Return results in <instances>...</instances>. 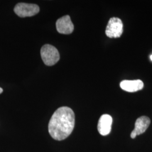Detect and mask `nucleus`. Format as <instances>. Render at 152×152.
I'll return each mask as SVG.
<instances>
[{
    "label": "nucleus",
    "mask_w": 152,
    "mask_h": 152,
    "mask_svg": "<svg viewBox=\"0 0 152 152\" xmlns=\"http://www.w3.org/2000/svg\"><path fill=\"white\" fill-rule=\"evenodd\" d=\"M112 122V117L109 114H103L100 117L98 124V130L100 135H108L111 131Z\"/></svg>",
    "instance_id": "7"
},
{
    "label": "nucleus",
    "mask_w": 152,
    "mask_h": 152,
    "mask_svg": "<svg viewBox=\"0 0 152 152\" xmlns=\"http://www.w3.org/2000/svg\"><path fill=\"white\" fill-rule=\"evenodd\" d=\"M120 87L122 90L127 92H136L143 88L144 83L140 80H124L121 82Z\"/></svg>",
    "instance_id": "8"
},
{
    "label": "nucleus",
    "mask_w": 152,
    "mask_h": 152,
    "mask_svg": "<svg viewBox=\"0 0 152 152\" xmlns=\"http://www.w3.org/2000/svg\"><path fill=\"white\" fill-rule=\"evenodd\" d=\"M14 10L18 16L25 18L34 16L38 14L39 7L36 4L19 3L15 6Z\"/></svg>",
    "instance_id": "4"
},
{
    "label": "nucleus",
    "mask_w": 152,
    "mask_h": 152,
    "mask_svg": "<svg viewBox=\"0 0 152 152\" xmlns=\"http://www.w3.org/2000/svg\"><path fill=\"white\" fill-rule=\"evenodd\" d=\"M58 32L64 34H69L73 32L74 26L69 15H65L59 18L56 23Z\"/></svg>",
    "instance_id": "5"
},
{
    "label": "nucleus",
    "mask_w": 152,
    "mask_h": 152,
    "mask_svg": "<svg viewBox=\"0 0 152 152\" xmlns=\"http://www.w3.org/2000/svg\"><path fill=\"white\" fill-rule=\"evenodd\" d=\"M41 55L44 63L48 66L55 65L60 59L58 50L54 46L49 44L45 45L42 47Z\"/></svg>",
    "instance_id": "2"
},
{
    "label": "nucleus",
    "mask_w": 152,
    "mask_h": 152,
    "mask_svg": "<svg viewBox=\"0 0 152 152\" xmlns=\"http://www.w3.org/2000/svg\"><path fill=\"white\" fill-rule=\"evenodd\" d=\"M151 124V120L147 116H141L136 120L135 129L131 133V137L135 139L136 136L141 135L147 130Z\"/></svg>",
    "instance_id": "6"
},
{
    "label": "nucleus",
    "mask_w": 152,
    "mask_h": 152,
    "mask_svg": "<svg viewBox=\"0 0 152 152\" xmlns=\"http://www.w3.org/2000/svg\"><path fill=\"white\" fill-rule=\"evenodd\" d=\"M75 115L72 109L62 107L53 114L49 123L50 136L56 140H63L68 137L73 130Z\"/></svg>",
    "instance_id": "1"
},
{
    "label": "nucleus",
    "mask_w": 152,
    "mask_h": 152,
    "mask_svg": "<svg viewBox=\"0 0 152 152\" xmlns=\"http://www.w3.org/2000/svg\"><path fill=\"white\" fill-rule=\"evenodd\" d=\"M124 31L123 23L118 18L113 17L109 20L105 29V34L109 38H119Z\"/></svg>",
    "instance_id": "3"
},
{
    "label": "nucleus",
    "mask_w": 152,
    "mask_h": 152,
    "mask_svg": "<svg viewBox=\"0 0 152 152\" xmlns=\"http://www.w3.org/2000/svg\"><path fill=\"white\" fill-rule=\"evenodd\" d=\"M151 60H152V55L151 56Z\"/></svg>",
    "instance_id": "10"
},
{
    "label": "nucleus",
    "mask_w": 152,
    "mask_h": 152,
    "mask_svg": "<svg viewBox=\"0 0 152 152\" xmlns=\"http://www.w3.org/2000/svg\"><path fill=\"white\" fill-rule=\"evenodd\" d=\"M2 92H3V89L1 87H0V94Z\"/></svg>",
    "instance_id": "9"
}]
</instances>
